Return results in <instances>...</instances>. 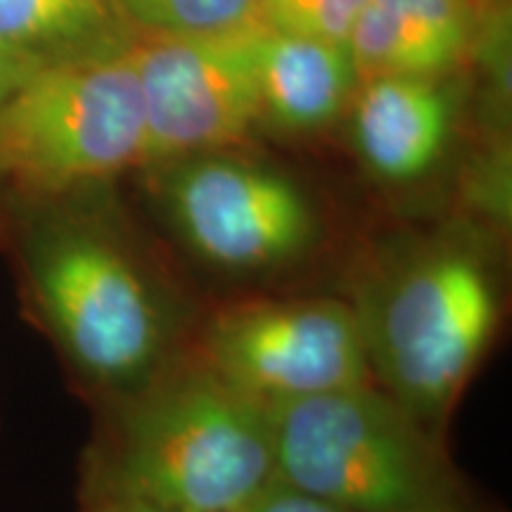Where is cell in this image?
<instances>
[{"instance_id":"6da1fadb","label":"cell","mask_w":512,"mask_h":512,"mask_svg":"<svg viewBox=\"0 0 512 512\" xmlns=\"http://www.w3.org/2000/svg\"><path fill=\"white\" fill-rule=\"evenodd\" d=\"M27 309L93 408L181 366L207 299L117 183L62 192H3Z\"/></svg>"},{"instance_id":"7a4b0ae2","label":"cell","mask_w":512,"mask_h":512,"mask_svg":"<svg viewBox=\"0 0 512 512\" xmlns=\"http://www.w3.org/2000/svg\"><path fill=\"white\" fill-rule=\"evenodd\" d=\"M503 247L451 214L356 240L339 278L373 382L444 439L503 332Z\"/></svg>"},{"instance_id":"3957f363","label":"cell","mask_w":512,"mask_h":512,"mask_svg":"<svg viewBox=\"0 0 512 512\" xmlns=\"http://www.w3.org/2000/svg\"><path fill=\"white\" fill-rule=\"evenodd\" d=\"M275 475L273 411L195 358L95 408L81 501L235 512Z\"/></svg>"},{"instance_id":"277c9868","label":"cell","mask_w":512,"mask_h":512,"mask_svg":"<svg viewBox=\"0 0 512 512\" xmlns=\"http://www.w3.org/2000/svg\"><path fill=\"white\" fill-rule=\"evenodd\" d=\"M147 207L176 264L207 302L252 292H299L339 254V233L316 190L278 166L209 152L152 166Z\"/></svg>"},{"instance_id":"5b68a950","label":"cell","mask_w":512,"mask_h":512,"mask_svg":"<svg viewBox=\"0 0 512 512\" xmlns=\"http://www.w3.org/2000/svg\"><path fill=\"white\" fill-rule=\"evenodd\" d=\"M275 475L342 512H484L448 451L375 382L273 408Z\"/></svg>"},{"instance_id":"8992f818","label":"cell","mask_w":512,"mask_h":512,"mask_svg":"<svg viewBox=\"0 0 512 512\" xmlns=\"http://www.w3.org/2000/svg\"><path fill=\"white\" fill-rule=\"evenodd\" d=\"M145 162V114L133 43L43 67L0 112V195L119 183Z\"/></svg>"},{"instance_id":"52a82bcc","label":"cell","mask_w":512,"mask_h":512,"mask_svg":"<svg viewBox=\"0 0 512 512\" xmlns=\"http://www.w3.org/2000/svg\"><path fill=\"white\" fill-rule=\"evenodd\" d=\"M190 356L271 411L373 382L356 313L335 290L211 299Z\"/></svg>"},{"instance_id":"ba28073f","label":"cell","mask_w":512,"mask_h":512,"mask_svg":"<svg viewBox=\"0 0 512 512\" xmlns=\"http://www.w3.org/2000/svg\"><path fill=\"white\" fill-rule=\"evenodd\" d=\"M261 24L204 36L133 41L145 114L143 169L230 152L261 124Z\"/></svg>"},{"instance_id":"9c48e42d","label":"cell","mask_w":512,"mask_h":512,"mask_svg":"<svg viewBox=\"0 0 512 512\" xmlns=\"http://www.w3.org/2000/svg\"><path fill=\"white\" fill-rule=\"evenodd\" d=\"M349 110L363 169L384 188L411 190L444 162L458 95L451 76H377L358 83Z\"/></svg>"},{"instance_id":"30bf717a","label":"cell","mask_w":512,"mask_h":512,"mask_svg":"<svg viewBox=\"0 0 512 512\" xmlns=\"http://www.w3.org/2000/svg\"><path fill=\"white\" fill-rule=\"evenodd\" d=\"M484 10L475 0H368L347 38L358 79H444L477 55Z\"/></svg>"},{"instance_id":"8fae6325","label":"cell","mask_w":512,"mask_h":512,"mask_svg":"<svg viewBox=\"0 0 512 512\" xmlns=\"http://www.w3.org/2000/svg\"><path fill=\"white\" fill-rule=\"evenodd\" d=\"M347 43L259 34L261 124L304 136L335 124L358 88Z\"/></svg>"},{"instance_id":"7c38bea8","label":"cell","mask_w":512,"mask_h":512,"mask_svg":"<svg viewBox=\"0 0 512 512\" xmlns=\"http://www.w3.org/2000/svg\"><path fill=\"white\" fill-rule=\"evenodd\" d=\"M136 38L114 0H0V48L38 69L117 53Z\"/></svg>"},{"instance_id":"4fadbf2b","label":"cell","mask_w":512,"mask_h":512,"mask_svg":"<svg viewBox=\"0 0 512 512\" xmlns=\"http://www.w3.org/2000/svg\"><path fill=\"white\" fill-rule=\"evenodd\" d=\"M138 36H204L249 27L256 0H114Z\"/></svg>"},{"instance_id":"5bb4252c","label":"cell","mask_w":512,"mask_h":512,"mask_svg":"<svg viewBox=\"0 0 512 512\" xmlns=\"http://www.w3.org/2000/svg\"><path fill=\"white\" fill-rule=\"evenodd\" d=\"M368 0H256V22L268 31L347 43Z\"/></svg>"},{"instance_id":"9a60e30c","label":"cell","mask_w":512,"mask_h":512,"mask_svg":"<svg viewBox=\"0 0 512 512\" xmlns=\"http://www.w3.org/2000/svg\"><path fill=\"white\" fill-rule=\"evenodd\" d=\"M235 512H342L335 505L306 494L299 486L273 475L256 494Z\"/></svg>"},{"instance_id":"2e32d148","label":"cell","mask_w":512,"mask_h":512,"mask_svg":"<svg viewBox=\"0 0 512 512\" xmlns=\"http://www.w3.org/2000/svg\"><path fill=\"white\" fill-rule=\"evenodd\" d=\"M34 72H38V67H34V64L22 60V57L10 53V50L0 48V112L8 105L12 93Z\"/></svg>"},{"instance_id":"e0dca14e","label":"cell","mask_w":512,"mask_h":512,"mask_svg":"<svg viewBox=\"0 0 512 512\" xmlns=\"http://www.w3.org/2000/svg\"><path fill=\"white\" fill-rule=\"evenodd\" d=\"M81 512H166L128 501H81Z\"/></svg>"}]
</instances>
